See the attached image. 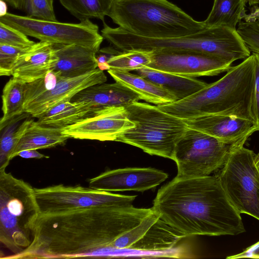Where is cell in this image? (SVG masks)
Listing matches in <instances>:
<instances>
[{
  "instance_id": "obj_1",
  "label": "cell",
  "mask_w": 259,
  "mask_h": 259,
  "mask_svg": "<svg viewBox=\"0 0 259 259\" xmlns=\"http://www.w3.org/2000/svg\"><path fill=\"white\" fill-rule=\"evenodd\" d=\"M152 211L132 204H113L39 214L33 240L18 258L108 255L113 242Z\"/></svg>"
},
{
  "instance_id": "obj_2",
  "label": "cell",
  "mask_w": 259,
  "mask_h": 259,
  "mask_svg": "<svg viewBox=\"0 0 259 259\" xmlns=\"http://www.w3.org/2000/svg\"><path fill=\"white\" fill-rule=\"evenodd\" d=\"M152 208L186 237L236 235L245 231L240 213L218 175L176 176L159 189Z\"/></svg>"
},
{
  "instance_id": "obj_3",
  "label": "cell",
  "mask_w": 259,
  "mask_h": 259,
  "mask_svg": "<svg viewBox=\"0 0 259 259\" xmlns=\"http://www.w3.org/2000/svg\"><path fill=\"white\" fill-rule=\"evenodd\" d=\"M254 90L255 60L252 53L220 79L197 92L183 100L157 106L184 120L219 115L250 120L255 124Z\"/></svg>"
},
{
  "instance_id": "obj_4",
  "label": "cell",
  "mask_w": 259,
  "mask_h": 259,
  "mask_svg": "<svg viewBox=\"0 0 259 259\" xmlns=\"http://www.w3.org/2000/svg\"><path fill=\"white\" fill-rule=\"evenodd\" d=\"M101 30L104 38L120 51L139 50L188 52L216 56L233 62L245 59L250 51L237 29L225 26L207 27L193 34L173 38H151L136 35L105 22Z\"/></svg>"
},
{
  "instance_id": "obj_5",
  "label": "cell",
  "mask_w": 259,
  "mask_h": 259,
  "mask_svg": "<svg viewBox=\"0 0 259 259\" xmlns=\"http://www.w3.org/2000/svg\"><path fill=\"white\" fill-rule=\"evenodd\" d=\"M107 16L128 32L151 38L182 37L206 27L167 0H113Z\"/></svg>"
},
{
  "instance_id": "obj_6",
  "label": "cell",
  "mask_w": 259,
  "mask_h": 259,
  "mask_svg": "<svg viewBox=\"0 0 259 259\" xmlns=\"http://www.w3.org/2000/svg\"><path fill=\"white\" fill-rule=\"evenodd\" d=\"M39 213L34 188L0 170V243L17 258L32 243Z\"/></svg>"
},
{
  "instance_id": "obj_7",
  "label": "cell",
  "mask_w": 259,
  "mask_h": 259,
  "mask_svg": "<svg viewBox=\"0 0 259 259\" xmlns=\"http://www.w3.org/2000/svg\"><path fill=\"white\" fill-rule=\"evenodd\" d=\"M135 126L116 140L151 155L173 160L177 143L188 128L185 121L157 106L136 102L125 107Z\"/></svg>"
},
{
  "instance_id": "obj_8",
  "label": "cell",
  "mask_w": 259,
  "mask_h": 259,
  "mask_svg": "<svg viewBox=\"0 0 259 259\" xmlns=\"http://www.w3.org/2000/svg\"><path fill=\"white\" fill-rule=\"evenodd\" d=\"M245 142L233 146L218 176L238 211L259 221V170L255 162L256 154L244 147Z\"/></svg>"
},
{
  "instance_id": "obj_9",
  "label": "cell",
  "mask_w": 259,
  "mask_h": 259,
  "mask_svg": "<svg viewBox=\"0 0 259 259\" xmlns=\"http://www.w3.org/2000/svg\"><path fill=\"white\" fill-rule=\"evenodd\" d=\"M235 144L224 143L208 134L188 127L177 143L174 151L173 160L177 166V176L187 178L209 176L223 167Z\"/></svg>"
},
{
  "instance_id": "obj_10",
  "label": "cell",
  "mask_w": 259,
  "mask_h": 259,
  "mask_svg": "<svg viewBox=\"0 0 259 259\" xmlns=\"http://www.w3.org/2000/svg\"><path fill=\"white\" fill-rule=\"evenodd\" d=\"M0 22L40 41L61 45H77L98 52L103 37L98 26L90 20L78 23L39 19L7 13Z\"/></svg>"
},
{
  "instance_id": "obj_11",
  "label": "cell",
  "mask_w": 259,
  "mask_h": 259,
  "mask_svg": "<svg viewBox=\"0 0 259 259\" xmlns=\"http://www.w3.org/2000/svg\"><path fill=\"white\" fill-rule=\"evenodd\" d=\"M39 214H51L94 206L132 204L136 195H125L81 186L62 184L34 188Z\"/></svg>"
},
{
  "instance_id": "obj_12",
  "label": "cell",
  "mask_w": 259,
  "mask_h": 259,
  "mask_svg": "<svg viewBox=\"0 0 259 259\" xmlns=\"http://www.w3.org/2000/svg\"><path fill=\"white\" fill-rule=\"evenodd\" d=\"M185 237L161 219L159 214L152 209V212L138 225L115 240L110 249L168 250Z\"/></svg>"
},
{
  "instance_id": "obj_13",
  "label": "cell",
  "mask_w": 259,
  "mask_h": 259,
  "mask_svg": "<svg viewBox=\"0 0 259 259\" xmlns=\"http://www.w3.org/2000/svg\"><path fill=\"white\" fill-rule=\"evenodd\" d=\"M152 52V60L147 67L192 78L217 75L228 71L233 63L216 56L195 52Z\"/></svg>"
},
{
  "instance_id": "obj_14",
  "label": "cell",
  "mask_w": 259,
  "mask_h": 259,
  "mask_svg": "<svg viewBox=\"0 0 259 259\" xmlns=\"http://www.w3.org/2000/svg\"><path fill=\"white\" fill-rule=\"evenodd\" d=\"M135 126L125 107L98 109L87 117L63 128L62 134L69 138L116 141L118 136Z\"/></svg>"
},
{
  "instance_id": "obj_15",
  "label": "cell",
  "mask_w": 259,
  "mask_h": 259,
  "mask_svg": "<svg viewBox=\"0 0 259 259\" xmlns=\"http://www.w3.org/2000/svg\"><path fill=\"white\" fill-rule=\"evenodd\" d=\"M168 175L152 167H126L106 170L89 180V187L107 192H144L155 188Z\"/></svg>"
},
{
  "instance_id": "obj_16",
  "label": "cell",
  "mask_w": 259,
  "mask_h": 259,
  "mask_svg": "<svg viewBox=\"0 0 259 259\" xmlns=\"http://www.w3.org/2000/svg\"><path fill=\"white\" fill-rule=\"evenodd\" d=\"M107 77L98 68L84 75L73 77H61L56 86L25 102V112L32 117L38 118L56 105L67 101L82 90L105 82Z\"/></svg>"
},
{
  "instance_id": "obj_17",
  "label": "cell",
  "mask_w": 259,
  "mask_h": 259,
  "mask_svg": "<svg viewBox=\"0 0 259 259\" xmlns=\"http://www.w3.org/2000/svg\"><path fill=\"white\" fill-rule=\"evenodd\" d=\"M184 121L188 127L231 144L246 141L257 131L255 123L250 120L225 115H204Z\"/></svg>"
},
{
  "instance_id": "obj_18",
  "label": "cell",
  "mask_w": 259,
  "mask_h": 259,
  "mask_svg": "<svg viewBox=\"0 0 259 259\" xmlns=\"http://www.w3.org/2000/svg\"><path fill=\"white\" fill-rule=\"evenodd\" d=\"M57 60L54 44L35 42L19 57L12 75L26 83L32 82L45 76L52 69Z\"/></svg>"
},
{
  "instance_id": "obj_19",
  "label": "cell",
  "mask_w": 259,
  "mask_h": 259,
  "mask_svg": "<svg viewBox=\"0 0 259 259\" xmlns=\"http://www.w3.org/2000/svg\"><path fill=\"white\" fill-rule=\"evenodd\" d=\"M141 100L140 96L124 84L101 83L91 85L74 95L70 101L83 102L97 109L126 107Z\"/></svg>"
},
{
  "instance_id": "obj_20",
  "label": "cell",
  "mask_w": 259,
  "mask_h": 259,
  "mask_svg": "<svg viewBox=\"0 0 259 259\" xmlns=\"http://www.w3.org/2000/svg\"><path fill=\"white\" fill-rule=\"evenodd\" d=\"M57 60L52 70L64 77L84 75L98 68L97 52L77 45L54 44Z\"/></svg>"
},
{
  "instance_id": "obj_21",
  "label": "cell",
  "mask_w": 259,
  "mask_h": 259,
  "mask_svg": "<svg viewBox=\"0 0 259 259\" xmlns=\"http://www.w3.org/2000/svg\"><path fill=\"white\" fill-rule=\"evenodd\" d=\"M107 72L115 81L126 86L147 102L159 105L177 101L176 96L167 90L139 75L112 68Z\"/></svg>"
},
{
  "instance_id": "obj_22",
  "label": "cell",
  "mask_w": 259,
  "mask_h": 259,
  "mask_svg": "<svg viewBox=\"0 0 259 259\" xmlns=\"http://www.w3.org/2000/svg\"><path fill=\"white\" fill-rule=\"evenodd\" d=\"M133 71L167 90L176 96L177 101L192 95L207 85L205 82L195 78L164 72L147 67Z\"/></svg>"
},
{
  "instance_id": "obj_23",
  "label": "cell",
  "mask_w": 259,
  "mask_h": 259,
  "mask_svg": "<svg viewBox=\"0 0 259 259\" xmlns=\"http://www.w3.org/2000/svg\"><path fill=\"white\" fill-rule=\"evenodd\" d=\"M100 109L83 102L67 101L58 104L38 118L36 123L42 126L63 128L87 117Z\"/></svg>"
},
{
  "instance_id": "obj_24",
  "label": "cell",
  "mask_w": 259,
  "mask_h": 259,
  "mask_svg": "<svg viewBox=\"0 0 259 259\" xmlns=\"http://www.w3.org/2000/svg\"><path fill=\"white\" fill-rule=\"evenodd\" d=\"M63 128L40 125L33 120L13 152L12 159L23 150L50 148L64 145L69 138L62 134Z\"/></svg>"
},
{
  "instance_id": "obj_25",
  "label": "cell",
  "mask_w": 259,
  "mask_h": 259,
  "mask_svg": "<svg viewBox=\"0 0 259 259\" xmlns=\"http://www.w3.org/2000/svg\"><path fill=\"white\" fill-rule=\"evenodd\" d=\"M25 112L0 126V170L6 169L13 152L34 119Z\"/></svg>"
},
{
  "instance_id": "obj_26",
  "label": "cell",
  "mask_w": 259,
  "mask_h": 259,
  "mask_svg": "<svg viewBox=\"0 0 259 259\" xmlns=\"http://www.w3.org/2000/svg\"><path fill=\"white\" fill-rule=\"evenodd\" d=\"M244 0H213L207 18V27L225 26L237 29L236 26L246 15Z\"/></svg>"
},
{
  "instance_id": "obj_27",
  "label": "cell",
  "mask_w": 259,
  "mask_h": 259,
  "mask_svg": "<svg viewBox=\"0 0 259 259\" xmlns=\"http://www.w3.org/2000/svg\"><path fill=\"white\" fill-rule=\"evenodd\" d=\"M26 83L12 77L5 85L2 94L3 116L0 126L25 112Z\"/></svg>"
},
{
  "instance_id": "obj_28",
  "label": "cell",
  "mask_w": 259,
  "mask_h": 259,
  "mask_svg": "<svg viewBox=\"0 0 259 259\" xmlns=\"http://www.w3.org/2000/svg\"><path fill=\"white\" fill-rule=\"evenodd\" d=\"M61 4L80 21L98 19L104 22L113 0H59Z\"/></svg>"
},
{
  "instance_id": "obj_29",
  "label": "cell",
  "mask_w": 259,
  "mask_h": 259,
  "mask_svg": "<svg viewBox=\"0 0 259 259\" xmlns=\"http://www.w3.org/2000/svg\"><path fill=\"white\" fill-rule=\"evenodd\" d=\"M152 52L139 50L120 51L107 62L110 68L124 71H134L147 67L152 60Z\"/></svg>"
},
{
  "instance_id": "obj_30",
  "label": "cell",
  "mask_w": 259,
  "mask_h": 259,
  "mask_svg": "<svg viewBox=\"0 0 259 259\" xmlns=\"http://www.w3.org/2000/svg\"><path fill=\"white\" fill-rule=\"evenodd\" d=\"M14 9L24 12L27 16L39 19L57 21L53 0H4Z\"/></svg>"
},
{
  "instance_id": "obj_31",
  "label": "cell",
  "mask_w": 259,
  "mask_h": 259,
  "mask_svg": "<svg viewBox=\"0 0 259 259\" xmlns=\"http://www.w3.org/2000/svg\"><path fill=\"white\" fill-rule=\"evenodd\" d=\"M237 31L250 51L259 54V7L254 6L244 20L239 23Z\"/></svg>"
},
{
  "instance_id": "obj_32",
  "label": "cell",
  "mask_w": 259,
  "mask_h": 259,
  "mask_svg": "<svg viewBox=\"0 0 259 259\" xmlns=\"http://www.w3.org/2000/svg\"><path fill=\"white\" fill-rule=\"evenodd\" d=\"M21 31L0 22V44L21 49H28L35 42Z\"/></svg>"
},
{
  "instance_id": "obj_33",
  "label": "cell",
  "mask_w": 259,
  "mask_h": 259,
  "mask_svg": "<svg viewBox=\"0 0 259 259\" xmlns=\"http://www.w3.org/2000/svg\"><path fill=\"white\" fill-rule=\"evenodd\" d=\"M28 49H21L0 44V75H12V71L18 58Z\"/></svg>"
},
{
  "instance_id": "obj_34",
  "label": "cell",
  "mask_w": 259,
  "mask_h": 259,
  "mask_svg": "<svg viewBox=\"0 0 259 259\" xmlns=\"http://www.w3.org/2000/svg\"><path fill=\"white\" fill-rule=\"evenodd\" d=\"M255 60V90L254 98V112L255 125L259 131V54L253 53Z\"/></svg>"
},
{
  "instance_id": "obj_35",
  "label": "cell",
  "mask_w": 259,
  "mask_h": 259,
  "mask_svg": "<svg viewBox=\"0 0 259 259\" xmlns=\"http://www.w3.org/2000/svg\"><path fill=\"white\" fill-rule=\"evenodd\" d=\"M244 257L259 258V241L246 248L242 252L227 257V258L236 259Z\"/></svg>"
},
{
  "instance_id": "obj_36",
  "label": "cell",
  "mask_w": 259,
  "mask_h": 259,
  "mask_svg": "<svg viewBox=\"0 0 259 259\" xmlns=\"http://www.w3.org/2000/svg\"><path fill=\"white\" fill-rule=\"evenodd\" d=\"M19 156L24 158H49V156H46L39 152L37 150L29 149L21 151L18 154Z\"/></svg>"
},
{
  "instance_id": "obj_37",
  "label": "cell",
  "mask_w": 259,
  "mask_h": 259,
  "mask_svg": "<svg viewBox=\"0 0 259 259\" xmlns=\"http://www.w3.org/2000/svg\"><path fill=\"white\" fill-rule=\"evenodd\" d=\"M6 3L4 0H0V16H4L7 13Z\"/></svg>"
},
{
  "instance_id": "obj_38",
  "label": "cell",
  "mask_w": 259,
  "mask_h": 259,
  "mask_svg": "<svg viewBox=\"0 0 259 259\" xmlns=\"http://www.w3.org/2000/svg\"><path fill=\"white\" fill-rule=\"evenodd\" d=\"M246 4L247 3L250 7L259 5V0H244Z\"/></svg>"
},
{
  "instance_id": "obj_39",
  "label": "cell",
  "mask_w": 259,
  "mask_h": 259,
  "mask_svg": "<svg viewBox=\"0 0 259 259\" xmlns=\"http://www.w3.org/2000/svg\"><path fill=\"white\" fill-rule=\"evenodd\" d=\"M255 162L256 164H257V163H259V152L257 154H256L255 157Z\"/></svg>"
},
{
  "instance_id": "obj_40",
  "label": "cell",
  "mask_w": 259,
  "mask_h": 259,
  "mask_svg": "<svg viewBox=\"0 0 259 259\" xmlns=\"http://www.w3.org/2000/svg\"><path fill=\"white\" fill-rule=\"evenodd\" d=\"M257 166L258 169L259 170V163H257Z\"/></svg>"
}]
</instances>
